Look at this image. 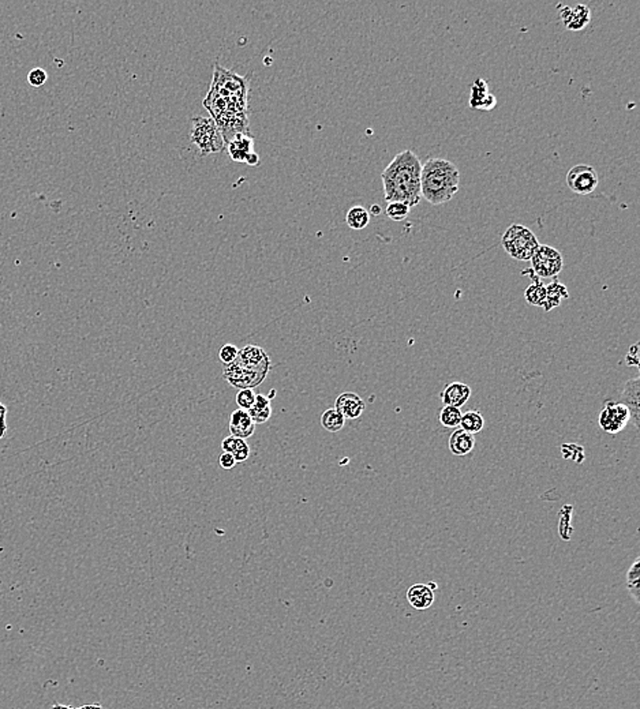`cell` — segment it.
Instances as JSON below:
<instances>
[{
    "mask_svg": "<svg viewBox=\"0 0 640 709\" xmlns=\"http://www.w3.org/2000/svg\"><path fill=\"white\" fill-rule=\"evenodd\" d=\"M449 450L454 456L461 457L470 454L475 447V437L472 434L466 433L461 428L455 430L449 437Z\"/></svg>",
    "mask_w": 640,
    "mask_h": 709,
    "instance_id": "e0dca14e",
    "label": "cell"
},
{
    "mask_svg": "<svg viewBox=\"0 0 640 709\" xmlns=\"http://www.w3.org/2000/svg\"><path fill=\"white\" fill-rule=\"evenodd\" d=\"M638 352H639V345H638V344H634V345L630 348V351H628L627 356H625V360H627L625 363H627L630 367H638V366H639V354H638Z\"/></svg>",
    "mask_w": 640,
    "mask_h": 709,
    "instance_id": "1f68e13d",
    "label": "cell"
},
{
    "mask_svg": "<svg viewBox=\"0 0 640 709\" xmlns=\"http://www.w3.org/2000/svg\"><path fill=\"white\" fill-rule=\"evenodd\" d=\"M524 297L530 306L542 307L546 300V287L539 281H534L524 292Z\"/></svg>",
    "mask_w": 640,
    "mask_h": 709,
    "instance_id": "d4e9b609",
    "label": "cell"
},
{
    "mask_svg": "<svg viewBox=\"0 0 640 709\" xmlns=\"http://www.w3.org/2000/svg\"><path fill=\"white\" fill-rule=\"evenodd\" d=\"M568 297H570V294H568L567 287L556 280L546 287V300L542 307L545 308L546 313H549L553 308L558 307L561 304L563 299H568Z\"/></svg>",
    "mask_w": 640,
    "mask_h": 709,
    "instance_id": "d6986e66",
    "label": "cell"
},
{
    "mask_svg": "<svg viewBox=\"0 0 640 709\" xmlns=\"http://www.w3.org/2000/svg\"><path fill=\"white\" fill-rule=\"evenodd\" d=\"M496 105H497V98L493 94H489L488 98L484 101V104L481 107V111H491L496 108Z\"/></svg>",
    "mask_w": 640,
    "mask_h": 709,
    "instance_id": "836d02e7",
    "label": "cell"
},
{
    "mask_svg": "<svg viewBox=\"0 0 640 709\" xmlns=\"http://www.w3.org/2000/svg\"><path fill=\"white\" fill-rule=\"evenodd\" d=\"M421 171L422 163L414 151L403 150L397 153L381 175L385 201L417 207L422 200Z\"/></svg>",
    "mask_w": 640,
    "mask_h": 709,
    "instance_id": "6da1fadb",
    "label": "cell"
},
{
    "mask_svg": "<svg viewBox=\"0 0 640 709\" xmlns=\"http://www.w3.org/2000/svg\"><path fill=\"white\" fill-rule=\"evenodd\" d=\"M504 250L516 261H530L539 247L535 234L520 224H512L503 237Z\"/></svg>",
    "mask_w": 640,
    "mask_h": 709,
    "instance_id": "5b68a950",
    "label": "cell"
},
{
    "mask_svg": "<svg viewBox=\"0 0 640 709\" xmlns=\"http://www.w3.org/2000/svg\"><path fill=\"white\" fill-rule=\"evenodd\" d=\"M221 447L225 453L232 454L237 463H244L250 456V446L246 442V440L237 438V437H227L223 440Z\"/></svg>",
    "mask_w": 640,
    "mask_h": 709,
    "instance_id": "ac0fdd59",
    "label": "cell"
},
{
    "mask_svg": "<svg viewBox=\"0 0 640 709\" xmlns=\"http://www.w3.org/2000/svg\"><path fill=\"white\" fill-rule=\"evenodd\" d=\"M248 90L250 78L216 64L214 81L204 105L214 120L223 117L247 115Z\"/></svg>",
    "mask_w": 640,
    "mask_h": 709,
    "instance_id": "7a4b0ae2",
    "label": "cell"
},
{
    "mask_svg": "<svg viewBox=\"0 0 640 709\" xmlns=\"http://www.w3.org/2000/svg\"><path fill=\"white\" fill-rule=\"evenodd\" d=\"M623 405L627 407V410L630 411V417L635 426L637 430H639L640 427V378H631L628 380L625 385H624V389H623V393H621V401H620Z\"/></svg>",
    "mask_w": 640,
    "mask_h": 709,
    "instance_id": "30bf717a",
    "label": "cell"
},
{
    "mask_svg": "<svg viewBox=\"0 0 640 709\" xmlns=\"http://www.w3.org/2000/svg\"><path fill=\"white\" fill-rule=\"evenodd\" d=\"M460 172L456 165L445 158L433 157L422 165L421 197L431 205L451 201L459 191Z\"/></svg>",
    "mask_w": 640,
    "mask_h": 709,
    "instance_id": "3957f363",
    "label": "cell"
},
{
    "mask_svg": "<svg viewBox=\"0 0 640 709\" xmlns=\"http://www.w3.org/2000/svg\"><path fill=\"white\" fill-rule=\"evenodd\" d=\"M254 140L248 134H238L227 142L228 156L237 163H246L247 157L254 153Z\"/></svg>",
    "mask_w": 640,
    "mask_h": 709,
    "instance_id": "2e32d148",
    "label": "cell"
},
{
    "mask_svg": "<svg viewBox=\"0 0 640 709\" xmlns=\"http://www.w3.org/2000/svg\"><path fill=\"white\" fill-rule=\"evenodd\" d=\"M345 223L351 230L361 231L366 228L370 223V214L364 207H352L345 216Z\"/></svg>",
    "mask_w": 640,
    "mask_h": 709,
    "instance_id": "7402d4cb",
    "label": "cell"
},
{
    "mask_svg": "<svg viewBox=\"0 0 640 709\" xmlns=\"http://www.w3.org/2000/svg\"><path fill=\"white\" fill-rule=\"evenodd\" d=\"M260 161H261L260 156L254 151V153H251V154L247 157L246 164H247V165H251V167H257V165H260Z\"/></svg>",
    "mask_w": 640,
    "mask_h": 709,
    "instance_id": "e575fe53",
    "label": "cell"
},
{
    "mask_svg": "<svg viewBox=\"0 0 640 709\" xmlns=\"http://www.w3.org/2000/svg\"><path fill=\"white\" fill-rule=\"evenodd\" d=\"M239 354V350L237 345H232V344H225L220 348V352H218V357L221 360V363H224L225 366H230L231 363H234L238 357Z\"/></svg>",
    "mask_w": 640,
    "mask_h": 709,
    "instance_id": "f546056e",
    "label": "cell"
},
{
    "mask_svg": "<svg viewBox=\"0 0 640 709\" xmlns=\"http://www.w3.org/2000/svg\"><path fill=\"white\" fill-rule=\"evenodd\" d=\"M560 17L567 29L579 31L588 27L591 21V11L584 4H578L574 8L565 6L560 11Z\"/></svg>",
    "mask_w": 640,
    "mask_h": 709,
    "instance_id": "8fae6325",
    "label": "cell"
},
{
    "mask_svg": "<svg viewBox=\"0 0 640 709\" xmlns=\"http://www.w3.org/2000/svg\"><path fill=\"white\" fill-rule=\"evenodd\" d=\"M485 427V419L481 412L478 411H467L466 414L461 415L460 420V428L464 430L468 434H478Z\"/></svg>",
    "mask_w": 640,
    "mask_h": 709,
    "instance_id": "44dd1931",
    "label": "cell"
},
{
    "mask_svg": "<svg viewBox=\"0 0 640 709\" xmlns=\"http://www.w3.org/2000/svg\"><path fill=\"white\" fill-rule=\"evenodd\" d=\"M255 397L257 394L254 393L253 389H242L237 396V404L239 405V410L248 411L253 407Z\"/></svg>",
    "mask_w": 640,
    "mask_h": 709,
    "instance_id": "f1b7e54d",
    "label": "cell"
},
{
    "mask_svg": "<svg viewBox=\"0 0 640 709\" xmlns=\"http://www.w3.org/2000/svg\"><path fill=\"white\" fill-rule=\"evenodd\" d=\"M247 412L251 416L254 423H265V421H268L271 419V416H272L271 400H268V397H265L262 394H257L253 407Z\"/></svg>",
    "mask_w": 640,
    "mask_h": 709,
    "instance_id": "ffe728a7",
    "label": "cell"
},
{
    "mask_svg": "<svg viewBox=\"0 0 640 709\" xmlns=\"http://www.w3.org/2000/svg\"><path fill=\"white\" fill-rule=\"evenodd\" d=\"M461 415H463V412L460 411V408L444 405V408L440 411L438 419H440V423L444 427H447V428H456V427L460 426Z\"/></svg>",
    "mask_w": 640,
    "mask_h": 709,
    "instance_id": "4316f807",
    "label": "cell"
},
{
    "mask_svg": "<svg viewBox=\"0 0 640 709\" xmlns=\"http://www.w3.org/2000/svg\"><path fill=\"white\" fill-rule=\"evenodd\" d=\"M269 356L258 345H247L234 363L225 367L224 378L238 389H251L261 384L269 371Z\"/></svg>",
    "mask_w": 640,
    "mask_h": 709,
    "instance_id": "277c9868",
    "label": "cell"
},
{
    "mask_svg": "<svg viewBox=\"0 0 640 709\" xmlns=\"http://www.w3.org/2000/svg\"><path fill=\"white\" fill-rule=\"evenodd\" d=\"M321 424L327 431L337 433L344 427L345 419L338 411H336L335 408H331V410H327L321 416Z\"/></svg>",
    "mask_w": 640,
    "mask_h": 709,
    "instance_id": "484cf974",
    "label": "cell"
},
{
    "mask_svg": "<svg viewBox=\"0 0 640 709\" xmlns=\"http://www.w3.org/2000/svg\"><path fill=\"white\" fill-rule=\"evenodd\" d=\"M52 709H103L100 706H85V707H81V708H71V707H66V706H54Z\"/></svg>",
    "mask_w": 640,
    "mask_h": 709,
    "instance_id": "d590c367",
    "label": "cell"
},
{
    "mask_svg": "<svg viewBox=\"0 0 640 709\" xmlns=\"http://www.w3.org/2000/svg\"><path fill=\"white\" fill-rule=\"evenodd\" d=\"M218 464H220V467H221L223 470H227V471H228V470H232V468L237 465V461H235V458L232 457V454H230V453H225V451H224V453L218 457Z\"/></svg>",
    "mask_w": 640,
    "mask_h": 709,
    "instance_id": "d6a6232c",
    "label": "cell"
},
{
    "mask_svg": "<svg viewBox=\"0 0 640 709\" xmlns=\"http://www.w3.org/2000/svg\"><path fill=\"white\" fill-rule=\"evenodd\" d=\"M600 179L597 171L587 164H578L567 174V184L570 190L578 195H588L598 187Z\"/></svg>",
    "mask_w": 640,
    "mask_h": 709,
    "instance_id": "ba28073f",
    "label": "cell"
},
{
    "mask_svg": "<svg viewBox=\"0 0 640 709\" xmlns=\"http://www.w3.org/2000/svg\"><path fill=\"white\" fill-rule=\"evenodd\" d=\"M471 397V389L463 382L447 385L441 391V401L444 405L461 408Z\"/></svg>",
    "mask_w": 640,
    "mask_h": 709,
    "instance_id": "4fadbf2b",
    "label": "cell"
},
{
    "mask_svg": "<svg viewBox=\"0 0 640 709\" xmlns=\"http://www.w3.org/2000/svg\"><path fill=\"white\" fill-rule=\"evenodd\" d=\"M365 401L354 391L341 393L336 398L335 410L343 415L344 419H358L365 412Z\"/></svg>",
    "mask_w": 640,
    "mask_h": 709,
    "instance_id": "7c38bea8",
    "label": "cell"
},
{
    "mask_svg": "<svg viewBox=\"0 0 640 709\" xmlns=\"http://www.w3.org/2000/svg\"><path fill=\"white\" fill-rule=\"evenodd\" d=\"M230 431L232 437L246 440L255 431V423L247 411L237 410L230 417Z\"/></svg>",
    "mask_w": 640,
    "mask_h": 709,
    "instance_id": "9a60e30c",
    "label": "cell"
},
{
    "mask_svg": "<svg viewBox=\"0 0 640 709\" xmlns=\"http://www.w3.org/2000/svg\"><path fill=\"white\" fill-rule=\"evenodd\" d=\"M411 207L401 204V202H388V207L385 209L387 216L394 221H403L407 218Z\"/></svg>",
    "mask_w": 640,
    "mask_h": 709,
    "instance_id": "83f0119b",
    "label": "cell"
},
{
    "mask_svg": "<svg viewBox=\"0 0 640 709\" xmlns=\"http://www.w3.org/2000/svg\"><path fill=\"white\" fill-rule=\"evenodd\" d=\"M48 80V74L44 68H40V67H36L33 68L31 73L28 74V82L29 85H31L33 88H40L43 87Z\"/></svg>",
    "mask_w": 640,
    "mask_h": 709,
    "instance_id": "4dcf8cb0",
    "label": "cell"
},
{
    "mask_svg": "<svg viewBox=\"0 0 640 709\" xmlns=\"http://www.w3.org/2000/svg\"><path fill=\"white\" fill-rule=\"evenodd\" d=\"M489 93L488 82L482 78H477L471 88V100L470 107L472 110H481L484 101L488 98Z\"/></svg>",
    "mask_w": 640,
    "mask_h": 709,
    "instance_id": "cb8c5ba5",
    "label": "cell"
},
{
    "mask_svg": "<svg viewBox=\"0 0 640 709\" xmlns=\"http://www.w3.org/2000/svg\"><path fill=\"white\" fill-rule=\"evenodd\" d=\"M630 420L631 417L627 407L616 401H606L604 410L601 411L598 417V423L602 431L611 435L621 433L627 427Z\"/></svg>",
    "mask_w": 640,
    "mask_h": 709,
    "instance_id": "9c48e42d",
    "label": "cell"
},
{
    "mask_svg": "<svg viewBox=\"0 0 640 709\" xmlns=\"http://www.w3.org/2000/svg\"><path fill=\"white\" fill-rule=\"evenodd\" d=\"M407 600L415 610L425 611L434 603V590L430 584L411 585L407 591Z\"/></svg>",
    "mask_w": 640,
    "mask_h": 709,
    "instance_id": "5bb4252c",
    "label": "cell"
},
{
    "mask_svg": "<svg viewBox=\"0 0 640 709\" xmlns=\"http://www.w3.org/2000/svg\"><path fill=\"white\" fill-rule=\"evenodd\" d=\"M530 261L533 266V273H535L537 277L542 278L556 277L564 266L561 253L557 248L546 244H539Z\"/></svg>",
    "mask_w": 640,
    "mask_h": 709,
    "instance_id": "52a82bcc",
    "label": "cell"
},
{
    "mask_svg": "<svg viewBox=\"0 0 640 709\" xmlns=\"http://www.w3.org/2000/svg\"><path fill=\"white\" fill-rule=\"evenodd\" d=\"M190 141L197 147L202 156L221 151L225 147L223 135L214 119L204 117L193 119Z\"/></svg>",
    "mask_w": 640,
    "mask_h": 709,
    "instance_id": "8992f818",
    "label": "cell"
},
{
    "mask_svg": "<svg viewBox=\"0 0 640 709\" xmlns=\"http://www.w3.org/2000/svg\"><path fill=\"white\" fill-rule=\"evenodd\" d=\"M625 585L630 595L634 597L637 603L640 602V558H637L635 562L630 566L627 576H625Z\"/></svg>",
    "mask_w": 640,
    "mask_h": 709,
    "instance_id": "603a6c76",
    "label": "cell"
},
{
    "mask_svg": "<svg viewBox=\"0 0 640 709\" xmlns=\"http://www.w3.org/2000/svg\"><path fill=\"white\" fill-rule=\"evenodd\" d=\"M370 213L374 214V216H378L381 213V207L380 205H373V207H370Z\"/></svg>",
    "mask_w": 640,
    "mask_h": 709,
    "instance_id": "8d00e7d4",
    "label": "cell"
}]
</instances>
